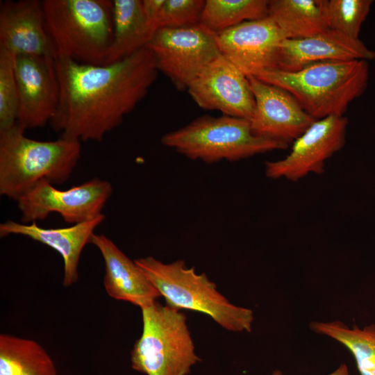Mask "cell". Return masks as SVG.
<instances>
[{
  "label": "cell",
  "instance_id": "9c48e42d",
  "mask_svg": "<svg viewBox=\"0 0 375 375\" xmlns=\"http://www.w3.org/2000/svg\"><path fill=\"white\" fill-rule=\"evenodd\" d=\"M112 192L108 181L94 178L65 190H58L46 180L36 184L17 201L24 224L44 220L58 213L68 224L91 220L102 214Z\"/></svg>",
  "mask_w": 375,
  "mask_h": 375
},
{
  "label": "cell",
  "instance_id": "4316f807",
  "mask_svg": "<svg viewBox=\"0 0 375 375\" xmlns=\"http://www.w3.org/2000/svg\"><path fill=\"white\" fill-rule=\"evenodd\" d=\"M165 0H142V6L146 21L155 32L158 29L160 12Z\"/></svg>",
  "mask_w": 375,
  "mask_h": 375
},
{
  "label": "cell",
  "instance_id": "30bf717a",
  "mask_svg": "<svg viewBox=\"0 0 375 375\" xmlns=\"http://www.w3.org/2000/svg\"><path fill=\"white\" fill-rule=\"evenodd\" d=\"M347 123L343 116L315 120L293 142L285 158L265 162L266 176L297 181L310 174H322L325 162L344 145Z\"/></svg>",
  "mask_w": 375,
  "mask_h": 375
},
{
  "label": "cell",
  "instance_id": "7c38bea8",
  "mask_svg": "<svg viewBox=\"0 0 375 375\" xmlns=\"http://www.w3.org/2000/svg\"><path fill=\"white\" fill-rule=\"evenodd\" d=\"M187 91L202 109L250 120L255 99L248 77L221 54L190 83Z\"/></svg>",
  "mask_w": 375,
  "mask_h": 375
},
{
  "label": "cell",
  "instance_id": "4fadbf2b",
  "mask_svg": "<svg viewBox=\"0 0 375 375\" xmlns=\"http://www.w3.org/2000/svg\"><path fill=\"white\" fill-rule=\"evenodd\" d=\"M286 38L268 16L216 34L220 54L247 77L274 69L279 44Z\"/></svg>",
  "mask_w": 375,
  "mask_h": 375
},
{
  "label": "cell",
  "instance_id": "5bb4252c",
  "mask_svg": "<svg viewBox=\"0 0 375 375\" xmlns=\"http://www.w3.org/2000/svg\"><path fill=\"white\" fill-rule=\"evenodd\" d=\"M255 99L249 120L257 136L289 144L315 121L286 90L248 76Z\"/></svg>",
  "mask_w": 375,
  "mask_h": 375
},
{
  "label": "cell",
  "instance_id": "5b68a950",
  "mask_svg": "<svg viewBox=\"0 0 375 375\" xmlns=\"http://www.w3.org/2000/svg\"><path fill=\"white\" fill-rule=\"evenodd\" d=\"M47 28L58 56L105 65L112 40V1H42Z\"/></svg>",
  "mask_w": 375,
  "mask_h": 375
},
{
  "label": "cell",
  "instance_id": "8992f818",
  "mask_svg": "<svg viewBox=\"0 0 375 375\" xmlns=\"http://www.w3.org/2000/svg\"><path fill=\"white\" fill-rule=\"evenodd\" d=\"M141 310L142 331L131 351V367L146 375H188L201 360L185 313L157 301Z\"/></svg>",
  "mask_w": 375,
  "mask_h": 375
},
{
  "label": "cell",
  "instance_id": "d6986e66",
  "mask_svg": "<svg viewBox=\"0 0 375 375\" xmlns=\"http://www.w3.org/2000/svg\"><path fill=\"white\" fill-rule=\"evenodd\" d=\"M112 1V40L105 65L127 58L142 48L153 35L144 15L141 0Z\"/></svg>",
  "mask_w": 375,
  "mask_h": 375
},
{
  "label": "cell",
  "instance_id": "6da1fadb",
  "mask_svg": "<svg viewBox=\"0 0 375 375\" xmlns=\"http://www.w3.org/2000/svg\"><path fill=\"white\" fill-rule=\"evenodd\" d=\"M60 96L50 121L61 137L102 141L119 126L145 97L158 70L151 51L145 47L119 61L102 65L83 64L57 56Z\"/></svg>",
  "mask_w": 375,
  "mask_h": 375
},
{
  "label": "cell",
  "instance_id": "8fae6325",
  "mask_svg": "<svg viewBox=\"0 0 375 375\" xmlns=\"http://www.w3.org/2000/svg\"><path fill=\"white\" fill-rule=\"evenodd\" d=\"M18 92L17 124L26 130L44 126L54 116L60 96L55 58L15 56Z\"/></svg>",
  "mask_w": 375,
  "mask_h": 375
},
{
  "label": "cell",
  "instance_id": "7402d4cb",
  "mask_svg": "<svg viewBox=\"0 0 375 375\" xmlns=\"http://www.w3.org/2000/svg\"><path fill=\"white\" fill-rule=\"evenodd\" d=\"M310 328L347 348L355 358L360 375H375V324L360 328H349L340 321L312 322Z\"/></svg>",
  "mask_w": 375,
  "mask_h": 375
},
{
  "label": "cell",
  "instance_id": "cb8c5ba5",
  "mask_svg": "<svg viewBox=\"0 0 375 375\" xmlns=\"http://www.w3.org/2000/svg\"><path fill=\"white\" fill-rule=\"evenodd\" d=\"M372 0H324V11L328 28L350 38L359 39Z\"/></svg>",
  "mask_w": 375,
  "mask_h": 375
},
{
  "label": "cell",
  "instance_id": "ba28073f",
  "mask_svg": "<svg viewBox=\"0 0 375 375\" xmlns=\"http://www.w3.org/2000/svg\"><path fill=\"white\" fill-rule=\"evenodd\" d=\"M147 47L158 72L181 91L220 55L216 34L200 24L158 28Z\"/></svg>",
  "mask_w": 375,
  "mask_h": 375
},
{
  "label": "cell",
  "instance_id": "603a6c76",
  "mask_svg": "<svg viewBox=\"0 0 375 375\" xmlns=\"http://www.w3.org/2000/svg\"><path fill=\"white\" fill-rule=\"evenodd\" d=\"M267 0H206L199 24L217 34L268 16Z\"/></svg>",
  "mask_w": 375,
  "mask_h": 375
},
{
  "label": "cell",
  "instance_id": "9a60e30c",
  "mask_svg": "<svg viewBox=\"0 0 375 375\" xmlns=\"http://www.w3.org/2000/svg\"><path fill=\"white\" fill-rule=\"evenodd\" d=\"M0 48L15 56L57 57L41 1H1Z\"/></svg>",
  "mask_w": 375,
  "mask_h": 375
},
{
  "label": "cell",
  "instance_id": "2e32d148",
  "mask_svg": "<svg viewBox=\"0 0 375 375\" xmlns=\"http://www.w3.org/2000/svg\"><path fill=\"white\" fill-rule=\"evenodd\" d=\"M374 58L375 51L368 49L360 39L328 28L310 37L281 41L274 69L295 72L321 62Z\"/></svg>",
  "mask_w": 375,
  "mask_h": 375
},
{
  "label": "cell",
  "instance_id": "7a4b0ae2",
  "mask_svg": "<svg viewBox=\"0 0 375 375\" xmlns=\"http://www.w3.org/2000/svg\"><path fill=\"white\" fill-rule=\"evenodd\" d=\"M24 132L17 124L0 131V194L15 201L43 180L67 181L81 153L78 140L40 141Z\"/></svg>",
  "mask_w": 375,
  "mask_h": 375
},
{
  "label": "cell",
  "instance_id": "44dd1931",
  "mask_svg": "<svg viewBox=\"0 0 375 375\" xmlns=\"http://www.w3.org/2000/svg\"><path fill=\"white\" fill-rule=\"evenodd\" d=\"M0 375H58L44 348L33 340L0 334Z\"/></svg>",
  "mask_w": 375,
  "mask_h": 375
},
{
  "label": "cell",
  "instance_id": "ac0fdd59",
  "mask_svg": "<svg viewBox=\"0 0 375 375\" xmlns=\"http://www.w3.org/2000/svg\"><path fill=\"white\" fill-rule=\"evenodd\" d=\"M90 243L99 250L103 258V285L110 297L142 308L162 297L135 260H131L110 238L94 233Z\"/></svg>",
  "mask_w": 375,
  "mask_h": 375
},
{
  "label": "cell",
  "instance_id": "83f0119b",
  "mask_svg": "<svg viewBox=\"0 0 375 375\" xmlns=\"http://www.w3.org/2000/svg\"><path fill=\"white\" fill-rule=\"evenodd\" d=\"M272 375H284L283 372L279 370H275ZM328 375H350L348 368L346 365L342 364L339 366L335 371L330 373Z\"/></svg>",
  "mask_w": 375,
  "mask_h": 375
},
{
  "label": "cell",
  "instance_id": "e0dca14e",
  "mask_svg": "<svg viewBox=\"0 0 375 375\" xmlns=\"http://www.w3.org/2000/svg\"><path fill=\"white\" fill-rule=\"evenodd\" d=\"M104 219L105 215L102 213L91 220L56 228H42L36 222L24 224L9 219L0 224V236L20 235L56 250L64 262L62 285L68 287L76 283L82 251L90 243L94 230Z\"/></svg>",
  "mask_w": 375,
  "mask_h": 375
},
{
  "label": "cell",
  "instance_id": "277c9868",
  "mask_svg": "<svg viewBox=\"0 0 375 375\" xmlns=\"http://www.w3.org/2000/svg\"><path fill=\"white\" fill-rule=\"evenodd\" d=\"M134 260L167 305L179 310L204 313L230 331H251L253 311L229 302L205 273L197 274L194 267H188L183 260L164 263L147 256Z\"/></svg>",
  "mask_w": 375,
  "mask_h": 375
},
{
  "label": "cell",
  "instance_id": "52a82bcc",
  "mask_svg": "<svg viewBox=\"0 0 375 375\" xmlns=\"http://www.w3.org/2000/svg\"><path fill=\"white\" fill-rule=\"evenodd\" d=\"M161 142L188 158L207 163L236 161L288 146L254 135L248 119L224 115L199 117L165 134Z\"/></svg>",
  "mask_w": 375,
  "mask_h": 375
},
{
  "label": "cell",
  "instance_id": "484cf974",
  "mask_svg": "<svg viewBox=\"0 0 375 375\" xmlns=\"http://www.w3.org/2000/svg\"><path fill=\"white\" fill-rule=\"evenodd\" d=\"M205 3L204 0H165L160 12L158 28L199 24Z\"/></svg>",
  "mask_w": 375,
  "mask_h": 375
},
{
  "label": "cell",
  "instance_id": "d4e9b609",
  "mask_svg": "<svg viewBox=\"0 0 375 375\" xmlns=\"http://www.w3.org/2000/svg\"><path fill=\"white\" fill-rule=\"evenodd\" d=\"M18 92L15 75V55L0 48V131L17 123Z\"/></svg>",
  "mask_w": 375,
  "mask_h": 375
},
{
  "label": "cell",
  "instance_id": "3957f363",
  "mask_svg": "<svg viewBox=\"0 0 375 375\" xmlns=\"http://www.w3.org/2000/svg\"><path fill=\"white\" fill-rule=\"evenodd\" d=\"M367 60L321 62L298 71L265 70L254 76L291 94L315 120L343 116L349 103L365 90Z\"/></svg>",
  "mask_w": 375,
  "mask_h": 375
},
{
  "label": "cell",
  "instance_id": "ffe728a7",
  "mask_svg": "<svg viewBox=\"0 0 375 375\" xmlns=\"http://www.w3.org/2000/svg\"><path fill=\"white\" fill-rule=\"evenodd\" d=\"M268 17L288 39L305 38L328 29L324 0L269 1Z\"/></svg>",
  "mask_w": 375,
  "mask_h": 375
}]
</instances>
